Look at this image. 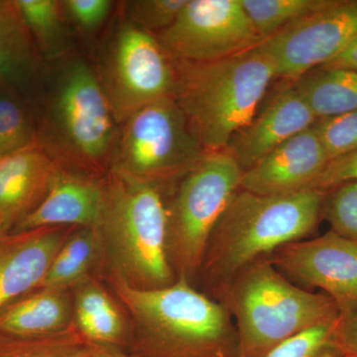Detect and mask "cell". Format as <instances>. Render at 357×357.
Listing matches in <instances>:
<instances>
[{
  "label": "cell",
  "instance_id": "1",
  "mask_svg": "<svg viewBox=\"0 0 357 357\" xmlns=\"http://www.w3.org/2000/svg\"><path fill=\"white\" fill-rule=\"evenodd\" d=\"M31 105L38 146L61 169L89 178L107 175L119 124L91 62L70 54L47 65Z\"/></svg>",
  "mask_w": 357,
  "mask_h": 357
},
{
  "label": "cell",
  "instance_id": "2",
  "mask_svg": "<svg viewBox=\"0 0 357 357\" xmlns=\"http://www.w3.org/2000/svg\"><path fill=\"white\" fill-rule=\"evenodd\" d=\"M165 197L156 185L110 170L91 229L100 248L98 275L129 287L154 290L177 281L166 245Z\"/></svg>",
  "mask_w": 357,
  "mask_h": 357
},
{
  "label": "cell",
  "instance_id": "3",
  "mask_svg": "<svg viewBox=\"0 0 357 357\" xmlns=\"http://www.w3.org/2000/svg\"><path fill=\"white\" fill-rule=\"evenodd\" d=\"M105 282L130 319L128 351L142 357H239L229 311L189 281L177 279L154 290Z\"/></svg>",
  "mask_w": 357,
  "mask_h": 357
},
{
  "label": "cell",
  "instance_id": "4",
  "mask_svg": "<svg viewBox=\"0 0 357 357\" xmlns=\"http://www.w3.org/2000/svg\"><path fill=\"white\" fill-rule=\"evenodd\" d=\"M324 197L317 189L285 196L239 189L211 232L196 283L213 297L244 268L309 238L321 222Z\"/></svg>",
  "mask_w": 357,
  "mask_h": 357
},
{
  "label": "cell",
  "instance_id": "5",
  "mask_svg": "<svg viewBox=\"0 0 357 357\" xmlns=\"http://www.w3.org/2000/svg\"><path fill=\"white\" fill-rule=\"evenodd\" d=\"M211 298L222 303L234 319L239 357H265L290 338L335 321L340 314L333 298L293 283L268 258L244 268Z\"/></svg>",
  "mask_w": 357,
  "mask_h": 357
},
{
  "label": "cell",
  "instance_id": "6",
  "mask_svg": "<svg viewBox=\"0 0 357 357\" xmlns=\"http://www.w3.org/2000/svg\"><path fill=\"white\" fill-rule=\"evenodd\" d=\"M172 62L173 98L206 152L227 149L255 117L276 79L271 62L256 48L204 64Z\"/></svg>",
  "mask_w": 357,
  "mask_h": 357
},
{
  "label": "cell",
  "instance_id": "7",
  "mask_svg": "<svg viewBox=\"0 0 357 357\" xmlns=\"http://www.w3.org/2000/svg\"><path fill=\"white\" fill-rule=\"evenodd\" d=\"M243 171L225 150L206 152L165 196L166 245L177 279L195 286L206 245Z\"/></svg>",
  "mask_w": 357,
  "mask_h": 357
},
{
  "label": "cell",
  "instance_id": "8",
  "mask_svg": "<svg viewBox=\"0 0 357 357\" xmlns=\"http://www.w3.org/2000/svg\"><path fill=\"white\" fill-rule=\"evenodd\" d=\"M204 153L171 96L136 110L119 124L110 170L156 185L165 197Z\"/></svg>",
  "mask_w": 357,
  "mask_h": 357
},
{
  "label": "cell",
  "instance_id": "9",
  "mask_svg": "<svg viewBox=\"0 0 357 357\" xmlns=\"http://www.w3.org/2000/svg\"><path fill=\"white\" fill-rule=\"evenodd\" d=\"M93 69L117 124L136 110L173 96L175 70L156 36L119 16Z\"/></svg>",
  "mask_w": 357,
  "mask_h": 357
},
{
  "label": "cell",
  "instance_id": "10",
  "mask_svg": "<svg viewBox=\"0 0 357 357\" xmlns=\"http://www.w3.org/2000/svg\"><path fill=\"white\" fill-rule=\"evenodd\" d=\"M156 38L172 60L194 64L232 57L262 42L241 0H187Z\"/></svg>",
  "mask_w": 357,
  "mask_h": 357
},
{
  "label": "cell",
  "instance_id": "11",
  "mask_svg": "<svg viewBox=\"0 0 357 357\" xmlns=\"http://www.w3.org/2000/svg\"><path fill=\"white\" fill-rule=\"evenodd\" d=\"M357 36V0H332L255 47L271 62L276 79L295 81L325 65Z\"/></svg>",
  "mask_w": 357,
  "mask_h": 357
},
{
  "label": "cell",
  "instance_id": "12",
  "mask_svg": "<svg viewBox=\"0 0 357 357\" xmlns=\"http://www.w3.org/2000/svg\"><path fill=\"white\" fill-rule=\"evenodd\" d=\"M268 259L289 280L319 289L340 309L357 303V246L333 230L286 244Z\"/></svg>",
  "mask_w": 357,
  "mask_h": 357
},
{
  "label": "cell",
  "instance_id": "13",
  "mask_svg": "<svg viewBox=\"0 0 357 357\" xmlns=\"http://www.w3.org/2000/svg\"><path fill=\"white\" fill-rule=\"evenodd\" d=\"M316 121L293 82L281 79L248 126L232 137L225 151L245 172L282 143L311 128Z\"/></svg>",
  "mask_w": 357,
  "mask_h": 357
},
{
  "label": "cell",
  "instance_id": "14",
  "mask_svg": "<svg viewBox=\"0 0 357 357\" xmlns=\"http://www.w3.org/2000/svg\"><path fill=\"white\" fill-rule=\"evenodd\" d=\"M328 162L314 129H306L243 172L241 189L265 196H285L311 190Z\"/></svg>",
  "mask_w": 357,
  "mask_h": 357
},
{
  "label": "cell",
  "instance_id": "15",
  "mask_svg": "<svg viewBox=\"0 0 357 357\" xmlns=\"http://www.w3.org/2000/svg\"><path fill=\"white\" fill-rule=\"evenodd\" d=\"M75 227H45L0 237V312L38 288Z\"/></svg>",
  "mask_w": 357,
  "mask_h": 357
},
{
  "label": "cell",
  "instance_id": "16",
  "mask_svg": "<svg viewBox=\"0 0 357 357\" xmlns=\"http://www.w3.org/2000/svg\"><path fill=\"white\" fill-rule=\"evenodd\" d=\"M59 169L39 146L0 157V220L8 234L43 202Z\"/></svg>",
  "mask_w": 357,
  "mask_h": 357
},
{
  "label": "cell",
  "instance_id": "17",
  "mask_svg": "<svg viewBox=\"0 0 357 357\" xmlns=\"http://www.w3.org/2000/svg\"><path fill=\"white\" fill-rule=\"evenodd\" d=\"M102 192L103 178L86 177L60 168L43 202L11 232L45 227L91 229L98 220Z\"/></svg>",
  "mask_w": 357,
  "mask_h": 357
},
{
  "label": "cell",
  "instance_id": "18",
  "mask_svg": "<svg viewBox=\"0 0 357 357\" xmlns=\"http://www.w3.org/2000/svg\"><path fill=\"white\" fill-rule=\"evenodd\" d=\"M72 326L91 344L128 351L131 326L128 312L114 291L93 275L70 289Z\"/></svg>",
  "mask_w": 357,
  "mask_h": 357
},
{
  "label": "cell",
  "instance_id": "19",
  "mask_svg": "<svg viewBox=\"0 0 357 357\" xmlns=\"http://www.w3.org/2000/svg\"><path fill=\"white\" fill-rule=\"evenodd\" d=\"M46 69L17 1L0 0V86L31 102Z\"/></svg>",
  "mask_w": 357,
  "mask_h": 357
},
{
  "label": "cell",
  "instance_id": "20",
  "mask_svg": "<svg viewBox=\"0 0 357 357\" xmlns=\"http://www.w3.org/2000/svg\"><path fill=\"white\" fill-rule=\"evenodd\" d=\"M70 289L37 288L0 312V333L38 337L64 332L72 326Z\"/></svg>",
  "mask_w": 357,
  "mask_h": 357
},
{
  "label": "cell",
  "instance_id": "21",
  "mask_svg": "<svg viewBox=\"0 0 357 357\" xmlns=\"http://www.w3.org/2000/svg\"><path fill=\"white\" fill-rule=\"evenodd\" d=\"M293 83L317 119L357 110V70L318 67Z\"/></svg>",
  "mask_w": 357,
  "mask_h": 357
},
{
  "label": "cell",
  "instance_id": "22",
  "mask_svg": "<svg viewBox=\"0 0 357 357\" xmlns=\"http://www.w3.org/2000/svg\"><path fill=\"white\" fill-rule=\"evenodd\" d=\"M46 65L72 54L70 26L60 0H16Z\"/></svg>",
  "mask_w": 357,
  "mask_h": 357
},
{
  "label": "cell",
  "instance_id": "23",
  "mask_svg": "<svg viewBox=\"0 0 357 357\" xmlns=\"http://www.w3.org/2000/svg\"><path fill=\"white\" fill-rule=\"evenodd\" d=\"M98 266L100 248L95 231L77 227L59 249L38 288L72 289L88 277L96 276Z\"/></svg>",
  "mask_w": 357,
  "mask_h": 357
},
{
  "label": "cell",
  "instance_id": "24",
  "mask_svg": "<svg viewBox=\"0 0 357 357\" xmlns=\"http://www.w3.org/2000/svg\"><path fill=\"white\" fill-rule=\"evenodd\" d=\"M34 146H38V133L31 102L0 86V157Z\"/></svg>",
  "mask_w": 357,
  "mask_h": 357
},
{
  "label": "cell",
  "instance_id": "25",
  "mask_svg": "<svg viewBox=\"0 0 357 357\" xmlns=\"http://www.w3.org/2000/svg\"><path fill=\"white\" fill-rule=\"evenodd\" d=\"M95 347L73 326L64 332L38 337L0 333V357H89Z\"/></svg>",
  "mask_w": 357,
  "mask_h": 357
},
{
  "label": "cell",
  "instance_id": "26",
  "mask_svg": "<svg viewBox=\"0 0 357 357\" xmlns=\"http://www.w3.org/2000/svg\"><path fill=\"white\" fill-rule=\"evenodd\" d=\"M331 1L332 0H241L244 13L262 41L328 6Z\"/></svg>",
  "mask_w": 357,
  "mask_h": 357
},
{
  "label": "cell",
  "instance_id": "27",
  "mask_svg": "<svg viewBox=\"0 0 357 357\" xmlns=\"http://www.w3.org/2000/svg\"><path fill=\"white\" fill-rule=\"evenodd\" d=\"M321 220L331 230L357 246V181H349L325 191Z\"/></svg>",
  "mask_w": 357,
  "mask_h": 357
},
{
  "label": "cell",
  "instance_id": "28",
  "mask_svg": "<svg viewBox=\"0 0 357 357\" xmlns=\"http://www.w3.org/2000/svg\"><path fill=\"white\" fill-rule=\"evenodd\" d=\"M337 319L290 338L265 357H344L337 338Z\"/></svg>",
  "mask_w": 357,
  "mask_h": 357
},
{
  "label": "cell",
  "instance_id": "29",
  "mask_svg": "<svg viewBox=\"0 0 357 357\" xmlns=\"http://www.w3.org/2000/svg\"><path fill=\"white\" fill-rule=\"evenodd\" d=\"M185 3L187 0H128L119 7L124 20L156 36L173 24Z\"/></svg>",
  "mask_w": 357,
  "mask_h": 357
},
{
  "label": "cell",
  "instance_id": "30",
  "mask_svg": "<svg viewBox=\"0 0 357 357\" xmlns=\"http://www.w3.org/2000/svg\"><path fill=\"white\" fill-rule=\"evenodd\" d=\"M312 128L330 161L357 151V110L317 119Z\"/></svg>",
  "mask_w": 357,
  "mask_h": 357
},
{
  "label": "cell",
  "instance_id": "31",
  "mask_svg": "<svg viewBox=\"0 0 357 357\" xmlns=\"http://www.w3.org/2000/svg\"><path fill=\"white\" fill-rule=\"evenodd\" d=\"M66 17L84 34H93L107 20L117 4L112 0H64Z\"/></svg>",
  "mask_w": 357,
  "mask_h": 357
},
{
  "label": "cell",
  "instance_id": "32",
  "mask_svg": "<svg viewBox=\"0 0 357 357\" xmlns=\"http://www.w3.org/2000/svg\"><path fill=\"white\" fill-rule=\"evenodd\" d=\"M349 181H357V151L331 160L311 189L326 191Z\"/></svg>",
  "mask_w": 357,
  "mask_h": 357
},
{
  "label": "cell",
  "instance_id": "33",
  "mask_svg": "<svg viewBox=\"0 0 357 357\" xmlns=\"http://www.w3.org/2000/svg\"><path fill=\"white\" fill-rule=\"evenodd\" d=\"M337 338L344 356L357 357V303L340 309Z\"/></svg>",
  "mask_w": 357,
  "mask_h": 357
},
{
  "label": "cell",
  "instance_id": "34",
  "mask_svg": "<svg viewBox=\"0 0 357 357\" xmlns=\"http://www.w3.org/2000/svg\"><path fill=\"white\" fill-rule=\"evenodd\" d=\"M326 69H344L357 70V36L351 43L344 49L337 57L330 62L321 66Z\"/></svg>",
  "mask_w": 357,
  "mask_h": 357
},
{
  "label": "cell",
  "instance_id": "35",
  "mask_svg": "<svg viewBox=\"0 0 357 357\" xmlns=\"http://www.w3.org/2000/svg\"><path fill=\"white\" fill-rule=\"evenodd\" d=\"M89 357H142L126 349L96 345Z\"/></svg>",
  "mask_w": 357,
  "mask_h": 357
},
{
  "label": "cell",
  "instance_id": "36",
  "mask_svg": "<svg viewBox=\"0 0 357 357\" xmlns=\"http://www.w3.org/2000/svg\"><path fill=\"white\" fill-rule=\"evenodd\" d=\"M8 234L6 231V227H4L3 223H2L1 220H0V237L3 236L4 234Z\"/></svg>",
  "mask_w": 357,
  "mask_h": 357
},
{
  "label": "cell",
  "instance_id": "37",
  "mask_svg": "<svg viewBox=\"0 0 357 357\" xmlns=\"http://www.w3.org/2000/svg\"><path fill=\"white\" fill-rule=\"evenodd\" d=\"M344 357H347V356H344Z\"/></svg>",
  "mask_w": 357,
  "mask_h": 357
}]
</instances>
